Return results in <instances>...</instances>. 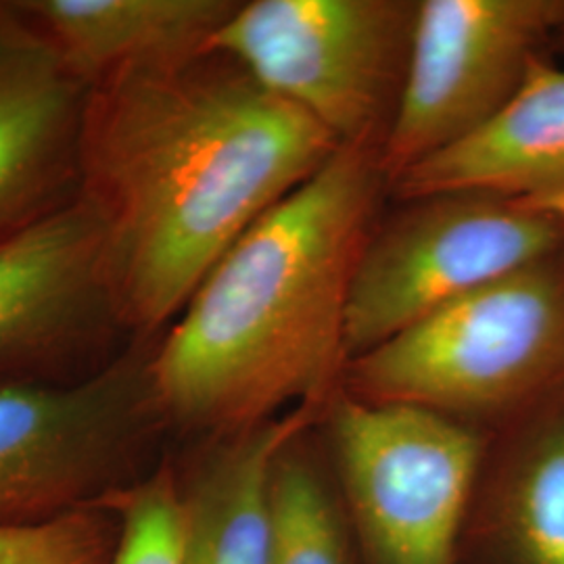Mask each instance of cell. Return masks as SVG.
<instances>
[{
  "mask_svg": "<svg viewBox=\"0 0 564 564\" xmlns=\"http://www.w3.org/2000/svg\"><path fill=\"white\" fill-rule=\"evenodd\" d=\"M337 149L214 53L90 84L80 197L101 223L128 330L160 337L230 247Z\"/></svg>",
  "mask_w": 564,
  "mask_h": 564,
  "instance_id": "obj_1",
  "label": "cell"
},
{
  "mask_svg": "<svg viewBox=\"0 0 564 564\" xmlns=\"http://www.w3.org/2000/svg\"><path fill=\"white\" fill-rule=\"evenodd\" d=\"M381 174L370 147H339L214 265L153 349L170 437L228 435L333 398Z\"/></svg>",
  "mask_w": 564,
  "mask_h": 564,
  "instance_id": "obj_2",
  "label": "cell"
},
{
  "mask_svg": "<svg viewBox=\"0 0 564 564\" xmlns=\"http://www.w3.org/2000/svg\"><path fill=\"white\" fill-rule=\"evenodd\" d=\"M343 391L502 424L564 387V251L447 303L343 370Z\"/></svg>",
  "mask_w": 564,
  "mask_h": 564,
  "instance_id": "obj_3",
  "label": "cell"
},
{
  "mask_svg": "<svg viewBox=\"0 0 564 564\" xmlns=\"http://www.w3.org/2000/svg\"><path fill=\"white\" fill-rule=\"evenodd\" d=\"M158 337L76 381H0V524L111 505L167 454L153 384Z\"/></svg>",
  "mask_w": 564,
  "mask_h": 564,
  "instance_id": "obj_4",
  "label": "cell"
},
{
  "mask_svg": "<svg viewBox=\"0 0 564 564\" xmlns=\"http://www.w3.org/2000/svg\"><path fill=\"white\" fill-rule=\"evenodd\" d=\"M328 463L362 564H460L489 435L341 387L324 408Z\"/></svg>",
  "mask_w": 564,
  "mask_h": 564,
  "instance_id": "obj_5",
  "label": "cell"
},
{
  "mask_svg": "<svg viewBox=\"0 0 564 564\" xmlns=\"http://www.w3.org/2000/svg\"><path fill=\"white\" fill-rule=\"evenodd\" d=\"M414 13L395 0L239 2L207 53L237 63L339 147H370L395 111Z\"/></svg>",
  "mask_w": 564,
  "mask_h": 564,
  "instance_id": "obj_6",
  "label": "cell"
},
{
  "mask_svg": "<svg viewBox=\"0 0 564 564\" xmlns=\"http://www.w3.org/2000/svg\"><path fill=\"white\" fill-rule=\"evenodd\" d=\"M563 251V224L519 199H419L364 242L345 312L347 364L447 303Z\"/></svg>",
  "mask_w": 564,
  "mask_h": 564,
  "instance_id": "obj_7",
  "label": "cell"
},
{
  "mask_svg": "<svg viewBox=\"0 0 564 564\" xmlns=\"http://www.w3.org/2000/svg\"><path fill=\"white\" fill-rule=\"evenodd\" d=\"M564 0H424L379 165L393 181L473 134L521 86L556 34Z\"/></svg>",
  "mask_w": 564,
  "mask_h": 564,
  "instance_id": "obj_8",
  "label": "cell"
},
{
  "mask_svg": "<svg viewBox=\"0 0 564 564\" xmlns=\"http://www.w3.org/2000/svg\"><path fill=\"white\" fill-rule=\"evenodd\" d=\"M137 339L97 214L74 199L0 237V381H76Z\"/></svg>",
  "mask_w": 564,
  "mask_h": 564,
  "instance_id": "obj_9",
  "label": "cell"
},
{
  "mask_svg": "<svg viewBox=\"0 0 564 564\" xmlns=\"http://www.w3.org/2000/svg\"><path fill=\"white\" fill-rule=\"evenodd\" d=\"M90 84L15 2H0V237L80 195Z\"/></svg>",
  "mask_w": 564,
  "mask_h": 564,
  "instance_id": "obj_10",
  "label": "cell"
},
{
  "mask_svg": "<svg viewBox=\"0 0 564 564\" xmlns=\"http://www.w3.org/2000/svg\"><path fill=\"white\" fill-rule=\"evenodd\" d=\"M326 403H305L237 433L170 449L182 564H270V473L282 445L312 429Z\"/></svg>",
  "mask_w": 564,
  "mask_h": 564,
  "instance_id": "obj_11",
  "label": "cell"
},
{
  "mask_svg": "<svg viewBox=\"0 0 564 564\" xmlns=\"http://www.w3.org/2000/svg\"><path fill=\"white\" fill-rule=\"evenodd\" d=\"M564 564V387L489 437L460 561Z\"/></svg>",
  "mask_w": 564,
  "mask_h": 564,
  "instance_id": "obj_12",
  "label": "cell"
},
{
  "mask_svg": "<svg viewBox=\"0 0 564 564\" xmlns=\"http://www.w3.org/2000/svg\"><path fill=\"white\" fill-rule=\"evenodd\" d=\"M393 182L412 202L458 193L523 202L564 188L563 67L538 55L496 116Z\"/></svg>",
  "mask_w": 564,
  "mask_h": 564,
  "instance_id": "obj_13",
  "label": "cell"
},
{
  "mask_svg": "<svg viewBox=\"0 0 564 564\" xmlns=\"http://www.w3.org/2000/svg\"><path fill=\"white\" fill-rule=\"evenodd\" d=\"M21 13L88 84L207 55L235 0H20Z\"/></svg>",
  "mask_w": 564,
  "mask_h": 564,
  "instance_id": "obj_14",
  "label": "cell"
},
{
  "mask_svg": "<svg viewBox=\"0 0 564 564\" xmlns=\"http://www.w3.org/2000/svg\"><path fill=\"white\" fill-rule=\"evenodd\" d=\"M307 431L282 445L272 464L270 564H362L335 473Z\"/></svg>",
  "mask_w": 564,
  "mask_h": 564,
  "instance_id": "obj_15",
  "label": "cell"
},
{
  "mask_svg": "<svg viewBox=\"0 0 564 564\" xmlns=\"http://www.w3.org/2000/svg\"><path fill=\"white\" fill-rule=\"evenodd\" d=\"M121 538L116 502L41 524H0V564H111Z\"/></svg>",
  "mask_w": 564,
  "mask_h": 564,
  "instance_id": "obj_16",
  "label": "cell"
},
{
  "mask_svg": "<svg viewBox=\"0 0 564 564\" xmlns=\"http://www.w3.org/2000/svg\"><path fill=\"white\" fill-rule=\"evenodd\" d=\"M121 514L118 554L111 564H182L181 521L170 449L141 484L116 500Z\"/></svg>",
  "mask_w": 564,
  "mask_h": 564,
  "instance_id": "obj_17",
  "label": "cell"
},
{
  "mask_svg": "<svg viewBox=\"0 0 564 564\" xmlns=\"http://www.w3.org/2000/svg\"><path fill=\"white\" fill-rule=\"evenodd\" d=\"M523 203L550 214L552 218H556L558 223L564 226V188L561 191H554V193H547L542 197H535V199H523Z\"/></svg>",
  "mask_w": 564,
  "mask_h": 564,
  "instance_id": "obj_18",
  "label": "cell"
},
{
  "mask_svg": "<svg viewBox=\"0 0 564 564\" xmlns=\"http://www.w3.org/2000/svg\"><path fill=\"white\" fill-rule=\"evenodd\" d=\"M556 34H561V39H564V18L563 21H561V25L556 28Z\"/></svg>",
  "mask_w": 564,
  "mask_h": 564,
  "instance_id": "obj_19",
  "label": "cell"
}]
</instances>
